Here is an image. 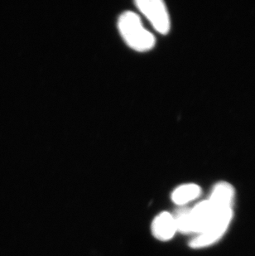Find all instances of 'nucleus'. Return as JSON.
<instances>
[{"mask_svg": "<svg viewBox=\"0 0 255 256\" xmlns=\"http://www.w3.org/2000/svg\"><path fill=\"white\" fill-rule=\"evenodd\" d=\"M117 27L124 41L132 50L146 52L152 50L155 46V36L145 28L142 20L136 12L132 11L122 12L118 17Z\"/></svg>", "mask_w": 255, "mask_h": 256, "instance_id": "nucleus-1", "label": "nucleus"}, {"mask_svg": "<svg viewBox=\"0 0 255 256\" xmlns=\"http://www.w3.org/2000/svg\"><path fill=\"white\" fill-rule=\"evenodd\" d=\"M232 216V209L220 210L208 226L190 240V246L198 249L214 244L224 234L229 226Z\"/></svg>", "mask_w": 255, "mask_h": 256, "instance_id": "nucleus-2", "label": "nucleus"}, {"mask_svg": "<svg viewBox=\"0 0 255 256\" xmlns=\"http://www.w3.org/2000/svg\"><path fill=\"white\" fill-rule=\"evenodd\" d=\"M136 7L154 28L161 34H168L171 28V20L166 4L162 0H137Z\"/></svg>", "mask_w": 255, "mask_h": 256, "instance_id": "nucleus-3", "label": "nucleus"}, {"mask_svg": "<svg viewBox=\"0 0 255 256\" xmlns=\"http://www.w3.org/2000/svg\"><path fill=\"white\" fill-rule=\"evenodd\" d=\"M219 212L210 202L209 200H203L195 208L190 209L193 233L198 234L202 232Z\"/></svg>", "mask_w": 255, "mask_h": 256, "instance_id": "nucleus-4", "label": "nucleus"}, {"mask_svg": "<svg viewBox=\"0 0 255 256\" xmlns=\"http://www.w3.org/2000/svg\"><path fill=\"white\" fill-rule=\"evenodd\" d=\"M178 232L174 215L171 213L162 212L154 218L152 224V232L156 239L166 242L171 240Z\"/></svg>", "mask_w": 255, "mask_h": 256, "instance_id": "nucleus-5", "label": "nucleus"}, {"mask_svg": "<svg viewBox=\"0 0 255 256\" xmlns=\"http://www.w3.org/2000/svg\"><path fill=\"white\" fill-rule=\"evenodd\" d=\"M234 199V189L226 182H220L214 186L209 202L218 210L232 209Z\"/></svg>", "mask_w": 255, "mask_h": 256, "instance_id": "nucleus-6", "label": "nucleus"}, {"mask_svg": "<svg viewBox=\"0 0 255 256\" xmlns=\"http://www.w3.org/2000/svg\"><path fill=\"white\" fill-rule=\"evenodd\" d=\"M200 194V188L196 184H184L174 190L172 194V200L176 205H185L198 198Z\"/></svg>", "mask_w": 255, "mask_h": 256, "instance_id": "nucleus-7", "label": "nucleus"}, {"mask_svg": "<svg viewBox=\"0 0 255 256\" xmlns=\"http://www.w3.org/2000/svg\"><path fill=\"white\" fill-rule=\"evenodd\" d=\"M178 232L184 234L193 233L192 222L190 216V209L180 208L174 215Z\"/></svg>", "mask_w": 255, "mask_h": 256, "instance_id": "nucleus-8", "label": "nucleus"}]
</instances>
